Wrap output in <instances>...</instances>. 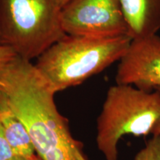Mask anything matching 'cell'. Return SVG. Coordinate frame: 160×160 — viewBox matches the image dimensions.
<instances>
[{"mask_svg":"<svg viewBox=\"0 0 160 160\" xmlns=\"http://www.w3.org/2000/svg\"><path fill=\"white\" fill-rule=\"evenodd\" d=\"M28 160H42V159L38 155H34L33 157H32L31 158L28 159Z\"/></svg>","mask_w":160,"mask_h":160,"instance_id":"16","label":"cell"},{"mask_svg":"<svg viewBox=\"0 0 160 160\" xmlns=\"http://www.w3.org/2000/svg\"><path fill=\"white\" fill-rule=\"evenodd\" d=\"M133 160H160V135H153Z\"/></svg>","mask_w":160,"mask_h":160,"instance_id":"9","label":"cell"},{"mask_svg":"<svg viewBox=\"0 0 160 160\" xmlns=\"http://www.w3.org/2000/svg\"><path fill=\"white\" fill-rule=\"evenodd\" d=\"M131 40L129 36L66 35L42 53L35 66L57 93L83 83L121 59Z\"/></svg>","mask_w":160,"mask_h":160,"instance_id":"2","label":"cell"},{"mask_svg":"<svg viewBox=\"0 0 160 160\" xmlns=\"http://www.w3.org/2000/svg\"><path fill=\"white\" fill-rule=\"evenodd\" d=\"M0 123L15 155L30 159L35 150L23 123L12 110L7 96L0 90Z\"/></svg>","mask_w":160,"mask_h":160,"instance_id":"8","label":"cell"},{"mask_svg":"<svg viewBox=\"0 0 160 160\" xmlns=\"http://www.w3.org/2000/svg\"><path fill=\"white\" fill-rule=\"evenodd\" d=\"M0 90L42 160H77L82 144L72 137L54 102L56 92L31 61L17 57L0 72Z\"/></svg>","mask_w":160,"mask_h":160,"instance_id":"1","label":"cell"},{"mask_svg":"<svg viewBox=\"0 0 160 160\" xmlns=\"http://www.w3.org/2000/svg\"><path fill=\"white\" fill-rule=\"evenodd\" d=\"M132 39L156 35L160 30V0H119Z\"/></svg>","mask_w":160,"mask_h":160,"instance_id":"7","label":"cell"},{"mask_svg":"<svg viewBox=\"0 0 160 160\" xmlns=\"http://www.w3.org/2000/svg\"><path fill=\"white\" fill-rule=\"evenodd\" d=\"M117 85H133L151 92L160 88V37L132 39L119 60L116 74Z\"/></svg>","mask_w":160,"mask_h":160,"instance_id":"6","label":"cell"},{"mask_svg":"<svg viewBox=\"0 0 160 160\" xmlns=\"http://www.w3.org/2000/svg\"><path fill=\"white\" fill-rule=\"evenodd\" d=\"M75 157L77 160H88L85 156L84 155L82 151V147L78 148L76 149Z\"/></svg>","mask_w":160,"mask_h":160,"instance_id":"12","label":"cell"},{"mask_svg":"<svg viewBox=\"0 0 160 160\" xmlns=\"http://www.w3.org/2000/svg\"><path fill=\"white\" fill-rule=\"evenodd\" d=\"M155 91H157L158 92H159V93H160V88H157V89H156L155 90Z\"/></svg>","mask_w":160,"mask_h":160,"instance_id":"17","label":"cell"},{"mask_svg":"<svg viewBox=\"0 0 160 160\" xmlns=\"http://www.w3.org/2000/svg\"><path fill=\"white\" fill-rule=\"evenodd\" d=\"M55 1L57 2V3L59 5V7L62 8L63 7V6L67 3L69 0H55Z\"/></svg>","mask_w":160,"mask_h":160,"instance_id":"14","label":"cell"},{"mask_svg":"<svg viewBox=\"0 0 160 160\" xmlns=\"http://www.w3.org/2000/svg\"><path fill=\"white\" fill-rule=\"evenodd\" d=\"M8 160H28V159H26V158L23 157H21V156L15 155L13 158H11V159H8Z\"/></svg>","mask_w":160,"mask_h":160,"instance_id":"15","label":"cell"},{"mask_svg":"<svg viewBox=\"0 0 160 160\" xmlns=\"http://www.w3.org/2000/svg\"><path fill=\"white\" fill-rule=\"evenodd\" d=\"M160 119V93L133 85L108 89L97 119V148L106 160H119L118 144L127 134L147 136Z\"/></svg>","mask_w":160,"mask_h":160,"instance_id":"3","label":"cell"},{"mask_svg":"<svg viewBox=\"0 0 160 160\" xmlns=\"http://www.w3.org/2000/svg\"><path fill=\"white\" fill-rule=\"evenodd\" d=\"M151 133L153 135H160V119L158 121V122L156 124V125L154 126V128H153Z\"/></svg>","mask_w":160,"mask_h":160,"instance_id":"13","label":"cell"},{"mask_svg":"<svg viewBox=\"0 0 160 160\" xmlns=\"http://www.w3.org/2000/svg\"><path fill=\"white\" fill-rule=\"evenodd\" d=\"M14 156V152L6 137L2 125L0 123V160L11 159Z\"/></svg>","mask_w":160,"mask_h":160,"instance_id":"10","label":"cell"},{"mask_svg":"<svg viewBox=\"0 0 160 160\" xmlns=\"http://www.w3.org/2000/svg\"><path fill=\"white\" fill-rule=\"evenodd\" d=\"M17 57V55L11 48L0 43V72Z\"/></svg>","mask_w":160,"mask_h":160,"instance_id":"11","label":"cell"},{"mask_svg":"<svg viewBox=\"0 0 160 160\" xmlns=\"http://www.w3.org/2000/svg\"><path fill=\"white\" fill-rule=\"evenodd\" d=\"M55 0H0V43L31 61L65 37Z\"/></svg>","mask_w":160,"mask_h":160,"instance_id":"4","label":"cell"},{"mask_svg":"<svg viewBox=\"0 0 160 160\" xmlns=\"http://www.w3.org/2000/svg\"><path fill=\"white\" fill-rule=\"evenodd\" d=\"M61 21L67 35L94 38L129 36L119 0H69L61 8Z\"/></svg>","mask_w":160,"mask_h":160,"instance_id":"5","label":"cell"}]
</instances>
